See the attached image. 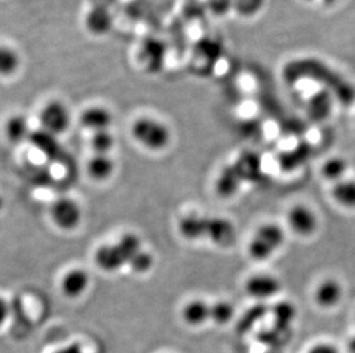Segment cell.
I'll return each instance as SVG.
<instances>
[{
  "mask_svg": "<svg viewBox=\"0 0 355 353\" xmlns=\"http://www.w3.org/2000/svg\"><path fill=\"white\" fill-rule=\"evenodd\" d=\"M178 227L185 240L207 239L220 247L232 246L237 237L235 224L225 217L189 213L182 217Z\"/></svg>",
  "mask_w": 355,
  "mask_h": 353,
  "instance_id": "1",
  "label": "cell"
},
{
  "mask_svg": "<svg viewBox=\"0 0 355 353\" xmlns=\"http://www.w3.org/2000/svg\"><path fill=\"white\" fill-rule=\"evenodd\" d=\"M284 76L292 82L300 78H311L324 84L328 89L334 87V92L340 94V98L346 101L353 100L354 98V87L349 82L343 80L342 76L327 64L314 59L291 61L285 66Z\"/></svg>",
  "mask_w": 355,
  "mask_h": 353,
  "instance_id": "2",
  "label": "cell"
},
{
  "mask_svg": "<svg viewBox=\"0 0 355 353\" xmlns=\"http://www.w3.org/2000/svg\"><path fill=\"white\" fill-rule=\"evenodd\" d=\"M141 250V239L136 234H124L116 244L99 248L94 253V262L101 270L115 272L124 265H129L130 260Z\"/></svg>",
  "mask_w": 355,
  "mask_h": 353,
  "instance_id": "3",
  "label": "cell"
},
{
  "mask_svg": "<svg viewBox=\"0 0 355 353\" xmlns=\"http://www.w3.org/2000/svg\"><path fill=\"white\" fill-rule=\"evenodd\" d=\"M286 233L284 227L274 221H267L257 227L248 244V253L254 262H267L284 246Z\"/></svg>",
  "mask_w": 355,
  "mask_h": 353,
  "instance_id": "4",
  "label": "cell"
},
{
  "mask_svg": "<svg viewBox=\"0 0 355 353\" xmlns=\"http://www.w3.org/2000/svg\"><path fill=\"white\" fill-rule=\"evenodd\" d=\"M131 134L135 141L152 150H164L171 139L169 127L152 117H141L135 120L131 127Z\"/></svg>",
  "mask_w": 355,
  "mask_h": 353,
  "instance_id": "5",
  "label": "cell"
},
{
  "mask_svg": "<svg viewBox=\"0 0 355 353\" xmlns=\"http://www.w3.org/2000/svg\"><path fill=\"white\" fill-rule=\"evenodd\" d=\"M286 223L292 233L300 237H311L320 227V217L311 206L295 203L286 213Z\"/></svg>",
  "mask_w": 355,
  "mask_h": 353,
  "instance_id": "6",
  "label": "cell"
},
{
  "mask_svg": "<svg viewBox=\"0 0 355 353\" xmlns=\"http://www.w3.org/2000/svg\"><path fill=\"white\" fill-rule=\"evenodd\" d=\"M244 291L248 297L262 302L279 295L282 282L274 274L260 272L252 274L245 280Z\"/></svg>",
  "mask_w": 355,
  "mask_h": 353,
  "instance_id": "7",
  "label": "cell"
},
{
  "mask_svg": "<svg viewBox=\"0 0 355 353\" xmlns=\"http://www.w3.org/2000/svg\"><path fill=\"white\" fill-rule=\"evenodd\" d=\"M40 120L43 130L58 136L68 130L71 125V113L64 102L49 101L40 111Z\"/></svg>",
  "mask_w": 355,
  "mask_h": 353,
  "instance_id": "8",
  "label": "cell"
},
{
  "mask_svg": "<svg viewBox=\"0 0 355 353\" xmlns=\"http://www.w3.org/2000/svg\"><path fill=\"white\" fill-rule=\"evenodd\" d=\"M51 217L59 228L71 230L76 228L80 223L82 209L76 201L69 197H64L52 204Z\"/></svg>",
  "mask_w": 355,
  "mask_h": 353,
  "instance_id": "9",
  "label": "cell"
},
{
  "mask_svg": "<svg viewBox=\"0 0 355 353\" xmlns=\"http://www.w3.org/2000/svg\"><path fill=\"white\" fill-rule=\"evenodd\" d=\"M313 297L318 307L323 310H330L342 302L344 287L336 278H324L316 284Z\"/></svg>",
  "mask_w": 355,
  "mask_h": 353,
  "instance_id": "10",
  "label": "cell"
},
{
  "mask_svg": "<svg viewBox=\"0 0 355 353\" xmlns=\"http://www.w3.org/2000/svg\"><path fill=\"white\" fill-rule=\"evenodd\" d=\"M80 124L91 132L108 130L113 122L112 113L107 108L101 106L89 107L80 117Z\"/></svg>",
  "mask_w": 355,
  "mask_h": 353,
  "instance_id": "11",
  "label": "cell"
},
{
  "mask_svg": "<svg viewBox=\"0 0 355 353\" xmlns=\"http://www.w3.org/2000/svg\"><path fill=\"white\" fill-rule=\"evenodd\" d=\"M330 194L338 207L346 210H355V178L346 176L334 183Z\"/></svg>",
  "mask_w": 355,
  "mask_h": 353,
  "instance_id": "12",
  "label": "cell"
},
{
  "mask_svg": "<svg viewBox=\"0 0 355 353\" xmlns=\"http://www.w3.org/2000/svg\"><path fill=\"white\" fill-rule=\"evenodd\" d=\"M182 317L189 326H202L211 320V304L200 298L190 300L183 307Z\"/></svg>",
  "mask_w": 355,
  "mask_h": 353,
  "instance_id": "13",
  "label": "cell"
},
{
  "mask_svg": "<svg viewBox=\"0 0 355 353\" xmlns=\"http://www.w3.org/2000/svg\"><path fill=\"white\" fill-rule=\"evenodd\" d=\"M113 17L107 8L103 6L94 7L85 17V27L91 34L103 36L111 30Z\"/></svg>",
  "mask_w": 355,
  "mask_h": 353,
  "instance_id": "14",
  "label": "cell"
},
{
  "mask_svg": "<svg viewBox=\"0 0 355 353\" xmlns=\"http://www.w3.org/2000/svg\"><path fill=\"white\" fill-rule=\"evenodd\" d=\"M89 283H90L89 274L84 270L75 269V270L69 271L64 275L62 282H61V288L66 296L69 298H76L87 290Z\"/></svg>",
  "mask_w": 355,
  "mask_h": 353,
  "instance_id": "15",
  "label": "cell"
},
{
  "mask_svg": "<svg viewBox=\"0 0 355 353\" xmlns=\"http://www.w3.org/2000/svg\"><path fill=\"white\" fill-rule=\"evenodd\" d=\"M349 161L346 160L345 157L336 155L329 157L324 163L322 164L321 176H323V179L334 185L338 183L339 180L349 176Z\"/></svg>",
  "mask_w": 355,
  "mask_h": 353,
  "instance_id": "16",
  "label": "cell"
},
{
  "mask_svg": "<svg viewBox=\"0 0 355 353\" xmlns=\"http://www.w3.org/2000/svg\"><path fill=\"white\" fill-rule=\"evenodd\" d=\"M29 141L36 148L45 154L50 159H59L61 153L60 145L57 141V138L54 134L47 132V131L38 130L31 131Z\"/></svg>",
  "mask_w": 355,
  "mask_h": 353,
  "instance_id": "17",
  "label": "cell"
},
{
  "mask_svg": "<svg viewBox=\"0 0 355 353\" xmlns=\"http://www.w3.org/2000/svg\"><path fill=\"white\" fill-rule=\"evenodd\" d=\"M5 134L10 143H20L31 137V131L27 117L24 115H14L5 124Z\"/></svg>",
  "mask_w": 355,
  "mask_h": 353,
  "instance_id": "18",
  "label": "cell"
},
{
  "mask_svg": "<svg viewBox=\"0 0 355 353\" xmlns=\"http://www.w3.org/2000/svg\"><path fill=\"white\" fill-rule=\"evenodd\" d=\"M87 172L94 179H108L114 172V162L107 154H96L87 163Z\"/></svg>",
  "mask_w": 355,
  "mask_h": 353,
  "instance_id": "19",
  "label": "cell"
},
{
  "mask_svg": "<svg viewBox=\"0 0 355 353\" xmlns=\"http://www.w3.org/2000/svg\"><path fill=\"white\" fill-rule=\"evenodd\" d=\"M20 55L13 47L0 45V76H13L20 68Z\"/></svg>",
  "mask_w": 355,
  "mask_h": 353,
  "instance_id": "20",
  "label": "cell"
},
{
  "mask_svg": "<svg viewBox=\"0 0 355 353\" xmlns=\"http://www.w3.org/2000/svg\"><path fill=\"white\" fill-rule=\"evenodd\" d=\"M235 317V307L228 300H218L211 304V320L220 326L227 325Z\"/></svg>",
  "mask_w": 355,
  "mask_h": 353,
  "instance_id": "21",
  "label": "cell"
},
{
  "mask_svg": "<svg viewBox=\"0 0 355 353\" xmlns=\"http://www.w3.org/2000/svg\"><path fill=\"white\" fill-rule=\"evenodd\" d=\"M115 141L113 134L108 130L94 132L91 138V146L96 154H108L114 146Z\"/></svg>",
  "mask_w": 355,
  "mask_h": 353,
  "instance_id": "22",
  "label": "cell"
},
{
  "mask_svg": "<svg viewBox=\"0 0 355 353\" xmlns=\"http://www.w3.org/2000/svg\"><path fill=\"white\" fill-rule=\"evenodd\" d=\"M274 317L276 319V325L282 327L283 329H286L295 318V305L288 303V302H282L276 305L274 310Z\"/></svg>",
  "mask_w": 355,
  "mask_h": 353,
  "instance_id": "23",
  "label": "cell"
},
{
  "mask_svg": "<svg viewBox=\"0 0 355 353\" xmlns=\"http://www.w3.org/2000/svg\"><path fill=\"white\" fill-rule=\"evenodd\" d=\"M331 94H329L327 91H322L320 93L315 94L311 100V113L314 114L316 116H327L331 107Z\"/></svg>",
  "mask_w": 355,
  "mask_h": 353,
  "instance_id": "24",
  "label": "cell"
},
{
  "mask_svg": "<svg viewBox=\"0 0 355 353\" xmlns=\"http://www.w3.org/2000/svg\"><path fill=\"white\" fill-rule=\"evenodd\" d=\"M155 260H153V256L148 251L141 249L136 256L130 260L129 263V267L131 271L135 273L141 274L146 273L148 271L151 270V267L153 266Z\"/></svg>",
  "mask_w": 355,
  "mask_h": 353,
  "instance_id": "25",
  "label": "cell"
},
{
  "mask_svg": "<svg viewBox=\"0 0 355 353\" xmlns=\"http://www.w3.org/2000/svg\"><path fill=\"white\" fill-rule=\"evenodd\" d=\"M263 3L265 0H237L235 6L243 15H253L261 10Z\"/></svg>",
  "mask_w": 355,
  "mask_h": 353,
  "instance_id": "26",
  "label": "cell"
},
{
  "mask_svg": "<svg viewBox=\"0 0 355 353\" xmlns=\"http://www.w3.org/2000/svg\"><path fill=\"white\" fill-rule=\"evenodd\" d=\"M309 353H340L338 349L334 344L328 342H320V343L313 345L309 349Z\"/></svg>",
  "mask_w": 355,
  "mask_h": 353,
  "instance_id": "27",
  "label": "cell"
},
{
  "mask_svg": "<svg viewBox=\"0 0 355 353\" xmlns=\"http://www.w3.org/2000/svg\"><path fill=\"white\" fill-rule=\"evenodd\" d=\"M10 307L6 300L0 297V327H3L10 317Z\"/></svg>",
  "mask_w": 355,
  "mask_h": 353,
  "instance_id": "28",
  "label": "cell"
},
{
  "mask_svg": "<svg viewBox=\"0 0 355 353\" xmlns=\"http://www.w3.org/2000/svg\"><path fill=\"white\" fill-rule=\"evenodd\" d=\"M53 353H84V351L82 345L78 342H75V343L67 344V345L58 349Z\"/></svg>",
  "mask_w": 355,
  "mask_h": 353,
  "instance_id": "29",
  "label": "cell"
},
{
  "mask_svg": "<svg viewBox=\"0 0 355 353\" xmlns=\"http://www.w3.org/2000/svg\"><path fill=\"white\" fill-rule=\"evenodd\" d=\"M349 353H355V336L351 338L349 343Z\"/></svg>",
  "mask_w": 355,
  "mask_h": 353,
  "instance_id": "30",
  "label": "cell"
},
{
  "mask_svg": "<svg viewBox=\"0 0 355 353\" xmlns=\"http://www.w3.org/2000/svg\"><path fill=\"white\" fill-rule=\"evenodd\" d=\"M340 0H322V3H325V5H335V3H338Z\"/></svg>",
  "mask_w": 355,
  "mask_h": 353,
  "instance_id": "31",
  "label": "cell"
},
{
  "mask_svg": "<svg viewBox=\"0 0 355 353\" xmlns=\"http://www.w3.org/2000/svg\"><path fill=\"white\" fill-rule=\"evenodd\" d=\"M3 197H0V211L3 210Z\"/></svg>",
  "mask_w": 355,
  "mask_h": 353,
  "instance_id": "32",
  "label": "cell"
},
{
  "mask_svg": "<svg viewBox=\"0 0 355 353\" xmlns=\"http://www.w3.org/2000/svg\"><path fill=\"white\" fill-rule=\"evenodd\" d=\"M305 1H311V0H305Z\"/></svg>",
  "mask_w": 355,
  "mask_h": 353,
  "instance_id": "33",
  "label": "cell"
}]
</instances>
